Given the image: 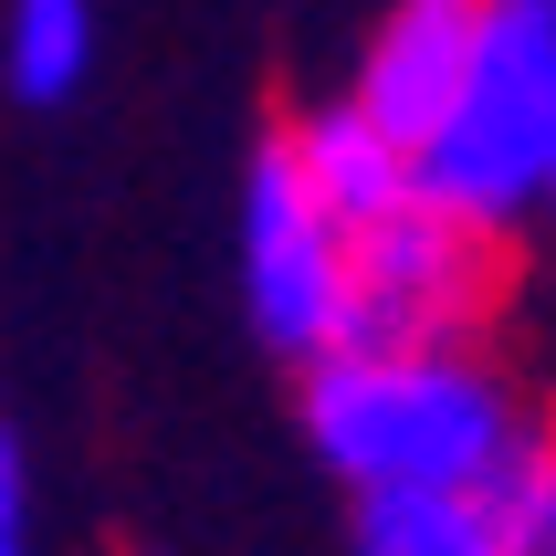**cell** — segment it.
<instances>
[{
    "label": "cell",
    "instance_id": "obj_6",
    "mask_svg": "<svg viewBox=\"0 0 556 556\" xmlns=\"http://www.w3.org/2000/svg\"><path fill=\"white\" fill-rule=\"evenodd\" d=\"M283 137H294V157H305V179L326 189L357 231L389 220L400 200H420V157H409L357 94H326V105H305V116H283Z\"/></svg>",
    "mask_w": 556,
    "mask_h": 556
},
{
    "label": "cell",
    "instance_id": "obj_1",
    "mask_svg": "<svg viewBox=\"0 0 556 556\" xmlns=\"http://www.w3.org/2000/svg\"><path fill=\"white\" fill-rule=\"evenodd\" d=\"M556 409L526 400V378L483 357V337H357L305 368V441L315 463L368 494H504Z\"/></svg>",
    "mask_w": 556,
    "mask_h": 556
},
{
    "label": "cell",
    "instance_id": "obj_5",
    "mask_svg": "<svg viewBox=\"0 0 556 556\" xmlns=\"http://www.w3.org/2000/svg\"><path fill=\"white\" fill-rule=\"evenodd\" d=\"M483 31H494V0H389L368 22V42H357L346 94L420 157L441 137V116L463 105L472 63H483Z\"/></svg>",
    "mask_w": 556,
    "mask_h": 556
},
{
    "label": "cell",
    "instance_id": "obj_4",
    "mask_svg": "<svg viewBox=\"0 0 556 556\" xmlns=\"http://www.w3.org/2000/svg\"><path fill=\"white\" fill-rule=\"evenodd\" d=\"M357 305H368V337L463 346L504 305V242L441 200H400L389 220L357 231Z\"/></svg>",
    "mask_w": 556,
    "mask_h": 556
},
{
    "label": "cell",
    "instance_id": "obj_10",
    "mask_svg": "<svg viewBox=\"0 0 556 556\" xmlns=\"http://www.w3.org/2000/svg\"><path fill=\"white\" fill-rule=\"evenodd\" d=\"M0 556H31V452L0 420Z\"/></svg>",
    "mask_w": 556,
    "mask_h": 556
},
{
    "label": "cell",
    "instance_id": "obj_3",
    "mask_svg": "<svg viewBox=\"0 0 556 556\" xmlns=\"http://www.w3.org/2000/svg\"><path fill=\"white\" fill-rule=\"evenodd\" d=\"M242 305L263 326L274 357L315 368L337 346L368 337V305H357V220L305 179L294 137H263L242 168Z\"/></svg>",
    "mask_w": 556,
    "mask_h": 556
},
{
    "label": "cell",
    "instance_id": "obj_12",
    "mask_svg": "<svg viewBox=\"0 0 556 556\" xmlns=\"http://www.w3.org/2000/svg\"><path fill=\"white\" fill-rule=\"evenodd\" d=\"M526 11H556V0H526Z\"/></svg>",
    "mask_w": 556,
    "mask_h": 556
},
{
    "label": "cell",
    "instance_id": "obj_8",
    "mask_svg": "<svg viewBox=\"0 0 556 556\" xmlns=\"http://www.w3.org/2000/svg\"><path fill=\"white\" fill-rule=\"evenodd\" d=\"M346 535L357 556H504L494 494H368Z\"/></svg>",
    "mask_w": 556,
    "mask_h": 556
},
{
    "label": "cell",
    "instance_id": "obj_2",
    "mask_svg": "<svg viewBox=\"0 0 556 556\" xmlns=\"http://www.w3.org/2000/svg\"><path fill=\"white\" fill-rule=\"evenodd\" d=\"M546 157H556V11L494 0V31H483L463 105L420 148V200L515 242L526 220H546Z\"/></svg>",
    "mask_w": 556,
    "mask_h": 556
},
{
    "label": "cell",
    "instance_id": "obj_11",
    "mask_svg": "<svg viewBox=\"0 0 556 556\" xmlns=\"http://www.w3.org/2000/svg\"><path fill=\"white\" fill-rule=\"evenodd\" d=\"M546 220H556V157H546Z\"/></svg>",
    "mask_w": 556,
    "mask_h": 556
},
{
    "label": "cell",
    "instance_id": "obj_7",
    "mask_svg": "<svg viewBox=\"0 0 556 556\" xmlns=\"http://www.w3.org/2000/svg\"><path fill=\"white\" fill-rule=\"evenodd\" d=\"M94 74V0H0V85L22 105H63Z\"/></svg>",
    "mask_w": 556,
    "mask_h": 556
},
{
    "label": "cell",
    "instance_id": "obj_9",
    "mask_svg": "<svg viewBox=\"0 0 556 556\" xmlns=\"http://www.w3.org/2000/svg\"><path fill=\"white\" fill-rule=\"evenodd\" d=\"M494 526H504V556H556V420L535 431V452L494 494Z\"/></svg>",
    "mask_w": 556,
    "mask_h": 556
}]
</instances>
